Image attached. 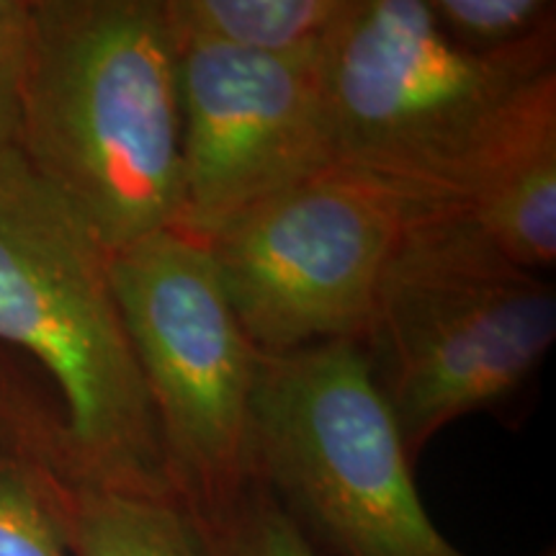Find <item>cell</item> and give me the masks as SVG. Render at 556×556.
Segmentation results:
<instances>
[{
	"label": "cell",
	"mask_w": 556,
	"mask_h": 556,
	"mask_svg": "<svg viewBox=\"0 0 556 556\" xmlns=\"http://www.w3.org/2000/svg\"><path fill=\"white\" fill-rule=\"evenodd\" d=\"M180 208L208 238L332 168L323 60H278L178 41Z\"/></svg>",
	"instance_id": "cell-8"
},
{
	"label": "cell",
	"mask_w": 556,
	"mask_h": 556,
	"mask_svg": "<svg viewBox=\"0 0 556 556\" xmlns=\"http://www.w3.org/2000/svg\"><path fill=\"white\" fill-rule=\"evenodd\" d=\"M323 75L332 165L462 212L497 144L556 80V37L484 58L446 39L428 0H356Z\"/></svg>",
	"instance_id": "cell-3"
},
{
	"label": "cell",
	"mask_w": 556,
	"mask_h": 556,
	"mask_svg": "<svg viewBox=\"0 0 556 556\" xmlns=\"http://www.w3.org/2000/svg\"><path fill=\"white\" fill-rule=\"evenodd\" d=\"M0 345L37 361L58 389L75 482L173 500L111 250L18 150L0 165Z\"/></svg>",
	"instance_id": "cell-2"
},
{
	"label": "cell",
	"mask_w": 556,
	"mask_h": 556,
	"mask_svg": "<svg viewBox=\"0 0 556 556\" xmlns=\"http://www.w3.org/2000/svg\"><path fill=\"white\" fill-rule=\"evenodd\" d=\"M111 281L173 500L204 526L253 486L250 409L263 356L229 307L206 245L178 229L114 250Z\"/></svg>",
	"instance_id": "cell-6"
},
{
	"label": "cell",
	"mask_w": 556,
	"mask_h": 556,
	"mask_svg": "<svg viewBox=\"0 0 556 556\" xmlns=\"http://www.w3.org/2000/svg\"><path fill=\"white\" fill-rule=\"evenodd\" d=\"M24 50L26 41L0 47V165L18 150V75Z\"/></svg>",
	"instance_id": "cell-15"
},
{
	"label": "cell",
	"mask_w": 556,
	"mask_h": 556,
	"mask_svg": "<svg viewBox=\"0 0 556 556\" xmlns=\"http://www.w3.org/2000/svg\"><path fill=\"white\" fill-rule=\"evenodd\" d=\"M250 469L317 556H467L428 516L397 422L351 340L261 358Z\"/></svg>",
	"instance_id": "cell-5"
},
{
	"label": "cell",
	"mask_w": 556,
	"mask_h": 556,
	"mask_svg": "<svg viewBox=\"0 0 556 556\" xmlns=\"http://www.w3.org/2000/svg\"><path fill=\"white\" fill-rule=\"evenodd\" d=\"M546 556H554V554H552V552H548V554H546Z\"/></svg>",
	"instance_id": "cell-17"
},
{
	"label": "cell",
	"mask_w": 556,
	"mask_h": 556,
	"mask_svg": "<svg viewBox=\"0 0 556 556\" xmlns=\"http://www.w3.org/2000/svg\"><path fill=\"white\" fill-rule=\"evenodd\" d=\"M73 556H206L197 526L173 500L80 486L75 492Z\"/></svg>",
	"instance_id": "cell-12"
},
{
	"label": "cell",
	"mask_w": 556,
	"mask_h": 556,
	"mask_svg": "<svg viewBox=\"0 0 556 556\" xmlns=\"http://www.w3.org/2000/svg\"><path fill=\"white\" fill-rule=\"evenodd\" d=\"M197 531L206 556H317L255 482L229 510Z\"/></svg>",
	"instance_id": "cell-14"
},
{
	"label": "cell",
	"mask_w": 556,
	"mask_h": 556,
	"mask_svg": "<svg viewBox=\"0 0 556 556\" xmlns=\"http://www.w3.org/2000/svg\"><path fill=\"white\" fill-rule=\"evenodd\" d=\"M29 24L31 0H0V47L26 41Z\"/></svg>",
	"instance_id": "cell-16"
},
{
	"label": "cell",
	"mask_w": 556,
	"mask_h": 556,
	"mask_svg": "<svg viewBox=\"0 0 556 556\" xmlns=\"http://www.w3.org/2000/svg\"><path fill=\"white\" fill-rule=\"evenodd\" d=\"M18 152L111 253L173 229L178 39L163 0H31Z\"/></svg>",
	"instance_id": "cell-1"
},
{
	"label": "cell",
	"mask_w": 556,
	"mask_h": 556,
	"mask_svg": "<svg viewBox=\"0 0 556 556\" xmlns=\"http://www.w3.org/2000/svg\"><path fill=\"white\" fill-rule=\"evenodd\" d=\"M556 338V291L513 263L458 208L405 229L361 338L368 371L417 464L433 438L503 405Z\"/></svg>",
	"instance_id": "cell-4"
},
{
	"label": "cell",
	"mask_w": 556,
	"mask_h": 556,
	"mask_svg": "<svg viewBox=\"0 0 556 556\" xmlns=\"http://www.w3.org/2000/svg\"><path fill=\"white\" fill-rule=\"evenodd\" d=\"M356 0H163L178 41L278 60H323Z\"/></svg>",
	"instance_id": "cell-11"
},
{
	"label": "cell",
	"mask_w": 556,
	"mask_h": 556,
	"mask_svg": "<svg viewBox=\"0 0 556 556\" xmlns=\"http://www.w3.org/2000/svg\"><path fill=\"white\" fill-rule=\"evenodd\" d=\"M426 212L392 186L332 168L208 238L229 307L261 356L361 343L389 258Z\"/></svg>",
	"instance_id": "cell-7"
},
{
	"label": "cell",
	"mask_w": 556,
	"mask_h": 556,
	"mask_svg": "<svg viewBox=\"0 0 556 556\" xmlns=\"http://www.w3.org/2000/svg\"><path fill=\"white\" fill-rule=\"evenodd\" d=\"M75 492L60 407L0 358V556H73Z\"/></svg>",
	"instance_id": "cell-9"
},
{
	"label": "cell",
	"mask_w": 556,
	"mask_h": 556,
	"mask_svg": "<svg viewBox=\"0 0 556 556\" xmlns=\"http://www.w3.org/2000/svg\"><path fill=\"white\" fill-rule=\"evenodd\" d=\"M462 212L518 266L556 261V80L533 96L479 173Z\"/></svg>",
	"instance_id": "cell-10"
},
{
	"label": "cell",
	"mask_w": 556,
	"mask_h": 556,
	"mask_svg": "<svg viewBox=\"0 0 556 556\" xmlns=\"http://www.w3.org/2000/svg\"><path fill=\"white\" fill-rule=\"evenodd\" d=\"M428 9L458 50L484 58L556 37L554 0H428Z\"/></svg>",
	"instance_id": "cell-13"
}]
</instances>
